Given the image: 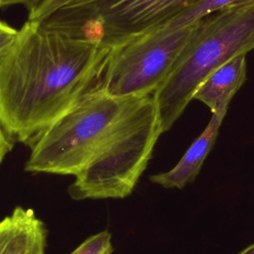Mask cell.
<instances>
[{
  "label": "cell",
  "instance_id": "12",
  "mask_svg": "<svg viewBox=\"0 0 254 254\" xmlns=\"http://www.w3.org/2000/svg\"><path fill=\"white\" fill-rule=\"evenodd\" d=\"M110 245L111 234L104 230L88 237L69 254H104Z\"/></svg>",
  "mask_w": 254,
  "mask_h": 254
},
{
  "label": "cell",
  "instance_id": "10",
  "mask_svg": "<svg viewBox=\"0 0 254 254\" xmlns=\"http://www.w3.org/2000/svg\"><path fill=\"white\" fill-rule=\"evenodd\" d=\"M250 5H254V0H199L168 23L175 26H184L217 11Z\"/></svg>",
  "mask_w": 254,
  "mask_h": 254
},
{
  "label": "cell",
  "instance_id": "8",
  "mask_svg": "<svg viewBox=\"0 0 254 254\" xmlns=\"http://www.w3.org/2000/svg\"><path fill=\"white\" fill-rule=\"evenodd\" d=\"M246 55L240 54L212 71L195 90L192 99L224 118L229 103L246 79Z\"/></svg>",
  "mask_w": 254,
  "mask_h": 254
},
{
  "label": "cell",
  "instance_id": "3",
  "mask_svg": "<svg viewBox=\"0 0 254 254\" xmlns=\"http://www.w3.org/2000/svg\"><path fill=\"white\" fill-rule=\"evenodd\" d=\"M162 134L153 94L134 97L96 153L76 174L73 199L124 198L136 187Z\"/></svg>",
  "mask_w": 254,
  "mask_h": 254
},
{
  "label": "cell",
  "instance_id": "1",
  "mask_svg": "<svg viewBox=\"0 0 254 254\" xmlns=\"http://www.w3.org/2000/svg\"><path fill=\"white\" fill-rule=\"evenodd\" d=\"M110 48L42 22L27 21L0 63V120L22 142L96 88Z\"/></svg>",
  "mask_w": 254,
  "mask_h": 254
},
{
  "label": "cell",
  "instance_id": "14",
  "mask_svg": "<svg viewBox=\"0 0 254 254\" xmlns=\"http://www.w3.org/2000/svg\"><path fill=\"white\" fill-rule=\"evenodd\" d=\"M14 217L6 216L0 221V254H7L8 246L13 234Z\"/></svg>",
  "mask_w": 254,
  "mask_h": 254
},
{
  "label": "cell",
  "instance_id": "4",
  "mask_svg": "<svg viewBox=\"0 0 254 254\" xmlns=\"http://www.w3.org/2000/svg\"><path fill=\"white\" fill-rule=\"evenodd\" d=\"M134 97H114L96 87L32 141L25 169L33 173L78 174Z\"/></svg>",
  "mask_w": 254,
  "mask_h": 254
},
{
  "label": "cell",
  "instance_id": "13",
  "mask_svg": "<svg viewBox=\"0 0 254 254\" xmlns=\"http://www.w3.org/2000/svg\"><path fill=\"white\" fill-rule=\"evenodd\" d=\"M18 30L0 21V63L8 54L18 36Z\"/></svg>",
  "mask_w": 254,
  "mask_h": 254
},
{
  "label": "cell",
  "instance_id": "18",
  "mask_svg": "<svg viewBox=\"0 0 254 254\" xmlns=\"http://www.w3.org/2000/svg\"><path fill=\"white\" fill-rule=\"evenodd\" d=\"M112 252H113V247H112V245H110L107 248V250L104 252V254H112Z\"/></svg>",
  "mask_w": 254,
  "mask_h": 254
},
{
  "label": "cell",
  "instance_id": "16",
  "mask_svg": "<svg viewBox=\"0 0 254 254\" xmlns=\"http://www.w3.org/2000/svg\"><path fill=\"white\" fill-rule=\"evenodd\" d=\"M35 0H0V8L11 6V5H19V4L28 7Z\"/></svg>",
  "mask_w": 254,
  "mask_h": 254
},
{
  "label": "cell",
  "instance_id": "7",
  "mask_svg": "<svg viewBox=\"0 0 254 254\" xmlns=\"http://www.w3.org/2000/svg\"><path fill=\"white\" fill-rule=\"evenodd\" d=\"M223 119L212 114L206 127L193 140L177 165L167 172L151 176V182L165 189L180 190L192 183L216 141Z\"/></svg>",
  "mask_w": 254,
  "mask_h": 254
},
{
  "label": "cell",
  "instance_id": "17",
  "mask_svg": "<svg viewBox=\"0 0 254 254\" xmlns=\"http://www.w3.org/2000/svg\"><path fill=\"white\" fill-rule=\"evenodd\" d=\"M237 254H254V243L248 245L244 249H242L239 253Z\"/></svg>",
  "mask_w": 254,
  "mask_h": 254
},
{
  "label": "cell",
  "instance_id": "2",
  "mask_svg": "<svg viewBox=\"0 0 254 254\" xmlns=\"http://www.w3.org/2000/svg\"><path fill=\"white\" fill-rule=\"evenodd\" d=\"M254 49V5L200 19L172 70L153 93L161 131H169L200 83L232 58Z\"/></svg>",
  "mask_w": 254,
  "mask_h": 254
},
{
  "label": "cell",
  "instance_id": "15",
  "mask_svg": "<svg viewBox=\"0 0 254 254\" xmlns=\"http://www.w3.org/2000/svg\"><path fill=\"white\" fill-rule=\"evenodd\" d=\"M11 134L7 131L0 120V164L6 157V155L13 149V140Z\"/></svg>",
  "mask_w": 254,
  "mask_h": 254
},
{
  "label": "cell",
  "instance_id": "5",
  "mask_svg": "<svg viewBox=\"0 0 254 254\" xmlns=\"http://www.w3.org/2000/svg\"><path fill=\"white\" fill-rule=\"evenodd\" d=\"M199 21L184 26L166 22L112 46L97 87L119 98L153 94L172 70Z\"/></svg>",
  "mask_w": 254,
  "mask_h": 254
},
{
  "label": "cell",
  "instance_id": "6",
  "mask_svg": "<svg viewBox=\"0 0 254 254\" xmlns=\"http://www.w3.org/2000/svg\"><path fill=\"white\" fill-rule=\"evenodd\" d=\"M199 0H98L83 7L64 9L42 23L78 32L112 46L168 22Z\"/></svg>",
  "mask_w": 254,
  "mask_h": 254
},
{
  "label": "cell",
  "instance_id": "9",
  "mask_svg": "<svg viewBox=\"0 0 254 254\" xmlns=\"http://www.w3.org/2000/svg\"><path fill=\"white\" fill-rule=\"evenodd\" d=\"M13 234L7 254H44L47 231L44 223L37 218L32 209L16 207Z\"/></svg>",
  "mask_w": 254,
  "mask_h": 254
},
{
  "label": "cell",
  "instance_id": "11",
  "mask_svg": "<svg viewBox=\"0 0 254 254\" xmlns=\"http://www.w3.org/2000/svg\"><path fill=\"white\" fill-rule=\"evenodd\" d=\"M98 0H35L27 8L28 21L41 22L57 11L83 7Z\"/></svg>",
  "mask_w": 254,
  "mask_h": 254
}]
</instances>
